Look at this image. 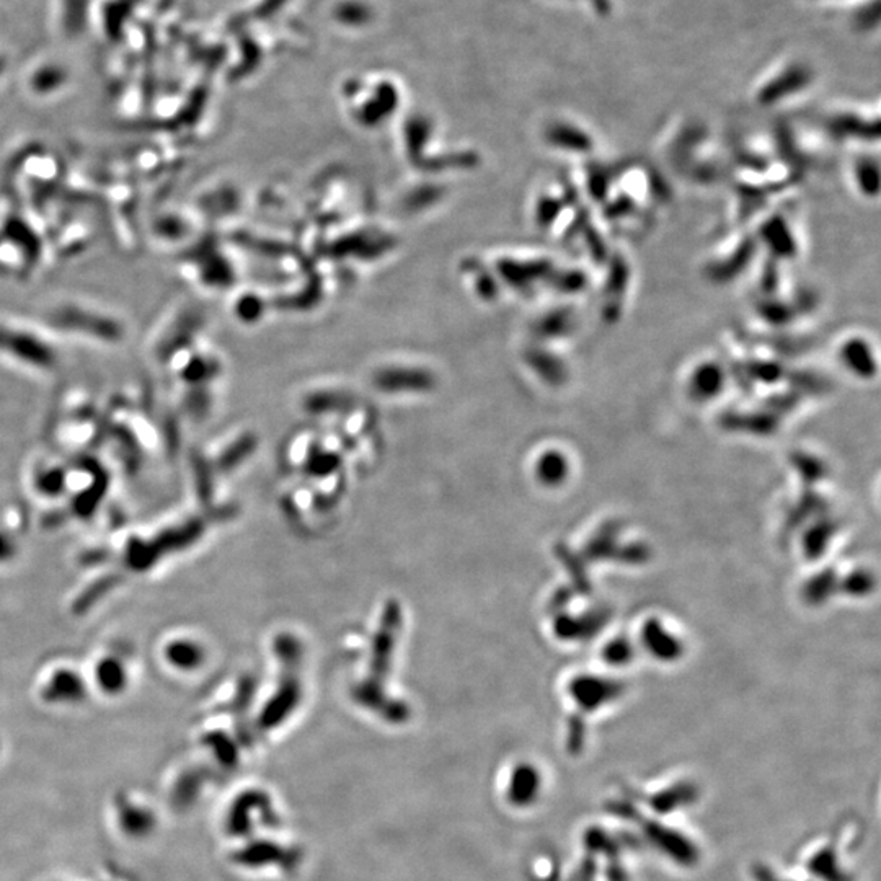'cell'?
I'll return each mask as SVG.
<instances>
[{
	"instance_id": "6da1fadb",
	"label": "cell",
	"mask_w": 881,
	"mask_h": 881,
	"mask_svg": "<svg viewBox=\"0 0 881 881\" xmlns=\"http://www.w3.org/2000/svg\"><path fill=\"white\" fill-rule=\"evenodd\" d=\"M167 655L173 665L180 668H196L203 661V650L191 642L173 643Z\"/></svg>"
},
{
	"instance_id": "7a4b0ae2",
	"label": "cell",
	"mask_w": 881,
	"mask_h": 881,
	"mask_svg": "<svg viewBox=\"0 0 881 881\" xmlns=\"http://www.w3.org/2000/svg\"><path fill=\"white\" fill-rule=\"evenodd\" d=\"M100 679H102L103 684L107 687V689H115V687H121V681H123V674H121V669L118 666L113 665H105L102 668V673H100Z\"/></svg>"
}]
</instances>
